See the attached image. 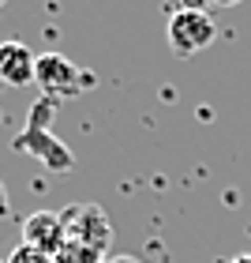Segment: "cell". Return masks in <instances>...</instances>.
<instances>
[{
    "mask_svg": "<svg viewBox=\"0 0 251 263\" xmlns=\"http://www.w3.org/2000/svg\"><path fill=\"white\" fill-rule=\"evenodd\" d=\"M23 241L41 248L45 256H56L68 248V226H64V214L56 211H38L23 222Z\"/></svg>",
    "mask_w": 251,
    "mask_h": 263,
    "instance_id": "obj_4",
    "label": "cell"
},
{
    "mask_svg": "<svg viewBox=\"0 0 251 263\" xmlns=\"http://www.w3.org/2000/svg\"><path fill=\"white\" fill-rule=\"evenodd\" d=\"M11 207H8V196H4V184H0V218H8Z\"/></svg>",
    "mask_w": 251,
    "mask_h": 263,
    "instance_id": "obj_8",
    "label": "cell"
},
{
    "mask_svg": "<svg viewBox=\"0 0 251 263\" xmlns=\"http://www.w3.org/2000/svg\"><path fill=\"white\" fill-rule=\"evenodd\" d=\"M0 8H4V0H0Z\"/></svg>",
    "mask_w": 251,
    "mask_h": 263,
    "instance_id": "obj_11",
    "label": "cell"
},
{
    "mask_svg": "<svg viewBox=\"0 0 251 263\" xmlns=\"http://www.w3.org/2000/svg\"><path fill=\"white\" fill-rule=\"evenodd\" d=\"M165 38H169V49L176 57H195L206 45H214L218 38V23H214L210 11H184L173 8L169 27H165Z\"/></svg>",
    "mask_w": 251,
    "mask_h": 263,
    "instance_id": "obj_1",
    "label": "cell"
},
{
    "mask_svg": "<svg viewBox=\"0 0 251 263\" xmlns=\"http://www.w3.org/2000/svg\"><path fill=\"white\" fill-rule=\"evenodd\" d=\"M233 263H251V252H244V256H236Z\"/></svg>",
    "mask_w": 251,
    "mask_h": 263,
    "instance_id": "obj_10",
    "label": "cell"
},
{
    "mask_svg": "<svg viewBox=\"0 0 251 263\" xmlns=\"http://www.w3.org/2000/svg\"><path fill=\"white\" fill-rule=\"evenodd\" d=\"M34 83L41 87L45 98H71V94H82L94 83V76H82V68H75L60 53H41L38 57V71H34Z\"/></svg>",
    "mask_w": 251,
    "mask_h": 263,
    "instance_id": "obj_2",
    "label": "cell"
},
{
    "mask_svg": "<svg viewBox=\"0 0 251 263\" xmlns=\"http://www.w3.org/2000/svg\"><path fill=\"white\" fill-rule=\"evenodd\" d=\"M8 263H53V256H45L41 248H34V245H27V241H19V245H15V252L8 256Z\"/></svg>",
    "mask_w": 251,
    "mask_h": 263,
    "instance_id": "obj_6",
    "label": "cell"
},
{
    "mask_svg": "<svg viewBox=\"0 0 251 263\" xmlns=\"http://www.w3.org/2000/svg\"><path fill=\"white\" fill-rule=\"evenodd\" d=\"M11 147L23 151V154H34L41 165H49L53 173H68L75 158H71V151L64 147L60 139L53 136V124H38V121H27V128L19 132L15 139H11Z\"/></svg>",
    "mask_w": 251,
    "mask_h": 263,
    "instance_id": "obj_3",
    "label": "cell"
},
{
    "mask_svg": "<svg viewBox=\"0 0 251 263\" xmlns=\"http://www.w3.org/2000/svg\"><path fill=\"white\" fill-rule=\"evenodd\" d=\"M173 4L184 11H206V0H173Z\"/></svg>",
    "mask_w": 251,
    "mask_h": 263,
    "instance_id": "obj_7",
    "label": "cell"
},
{
    "mask_svg": "<svg viewBox=\"0 0 251 263\" xmlns=\"http://www.w3.org/2000/svg\"><path fill=\"white\" fill-rule=\"evenodd\" d=\"M34 71H38V57H34L23 42L8 38L0 42V79L8 83V87H27L34 83Z\"/></svg>",
    "mask_w": 251,
    "mask_h": 263,
    "instance_id": "obj_5",
    "label": "cell"
},
{
    "mask_svg": "<svg viewBox=\"0 0 251 263\" xmlns=\"http://www.w3.org/2000/svg\"><path fill=\"white\" fill-rule=\"evenodd\" d=\"M206 4H214V8H233V4H240V0H206Z\"/></svg>",
    "mask_w": 251,
    "mask_h": 263,
    "instance_id": "obj_9",
    "label": "cell"
}]
</instances>
